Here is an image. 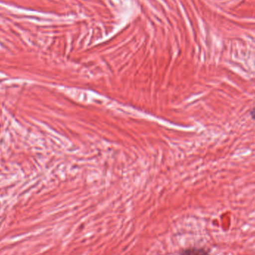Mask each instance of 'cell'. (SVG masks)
I'll return each mask as SVG.
<instances>
[{"label": "cell", "instance_id": "1", "mask_svg": "<svg viewBox=\"0 0 255 255\" xmlns=\"http://www.w3.org/2000/svg\"><path fill=\"white\" fill-rule=\"evenodd\" d=\"M181 255H210L208 252L203 249L191 248L184 250Z\"/></svg>", "mask_w": 255, "mask_h": 255}, {"label": "cell", "instance_id": "2", "mask_svg": "<svg viewBox=\"0 0 255 255\" xmlns=\"http://www.w3.org/2000/svg\"><path fill=\"white\" fill-rule=\"evenodd\" d=\"M250 116H251L252 119L255 121V108L250 112Z\"/></svg>", "mask_w": 255, "mask_h": 255}]
</instances>
